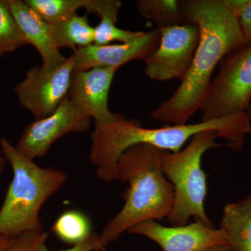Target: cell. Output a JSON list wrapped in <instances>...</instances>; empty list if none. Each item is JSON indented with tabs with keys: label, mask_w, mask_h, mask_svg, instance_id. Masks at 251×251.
Segmentation results:
<instances>
[{
	"label": "cell",
	"mask_w": 251,
	"mask_h": 251,
	"mask_svg": "<svg viewBox=\"0 0 251 251\" xmlns=\"http://www.w3.org/2000/svg\"><path fill=\"white\" fill-rule=\"evenodd\" d=\"M216 138L219 135L216 131L205 130L195 135L181 151L163 150L162 153V171L174 188V202L168 218L173 226L187 225L190 218L193 217L214 227L204 210L207 186L202 158L207 150L219 146Z\"/></svg>",
	"instance_id": "obj_5"
},
{
	"label": "cell",
	"mask_w": 251,
	"mask_h": 251,
	"mask_svg": "<svg viewBox=\"0 0 251 251\" xmlns=\"http://www.w3.org/2000/svg\"><path fill=\"white\" fill-rule=\"evenodd\" d=\"M48 234L27 232L14 238V242L4 251H39L45 245Z\"/></svg>",
	"instance_id": "obj_22"
},
{
	"label": "cell",
	"mask_w": 251,
	"mask_h": 251,
	"mask_svg": "<svg viewBox=\"0 0 251 251\" xmlns=\"http://www.w3.org/2000/svg\"><path fill=\"white\" fill-rule=\"evenodd\" d=\"M237 16L245 45L251 46V0H227Z\"/></svg>",
	"instance_id": "obj_21"
},
{
	"label": "cell",
	"mask_w": 251,
	"mask_h": 251,
	"mask_svg": "<svg viewBox=\"0 0 251 251\" xmlns=\"http://www.w3.org/2000/svg\"><path fill=\"white\" fill-rule=\"evenodd\" d=\"M105 246H106V244L102 240L100 235L92 233V235L84 242L75 244V245H74V247L71 248V249H67V250L58 251H97L102 250ZM39 251H49L47 249L45 244L41 248Z\"/></svg>",
	"instance_id": "obj_23"
},
{
	"label": "cell",
	"mask_w": 251,
	"mask_h": 251,
	"mask_svg": "<svg viewBox=\"0 0 251 251\" xmlns=\"http://www.w3.org/2000/svg\"><path fill=\"white\" fill-rule=\"evenodd\" d=\"M163 151L148 144H138L119 158L115 181L127 183L129 187L125 193V205L100 234L106 245L136 225L169 217L174 188L162 171Z\"/></svg>",
	"instance_id": "obj_3"
},
{
	"label": "cell",
	"mask_w": 251,
	"mask_h": 251,
	"mask_svg": "<svg viewBox=\"0 0 251 251\" xmlns=\"http://www.w3.org/2000/svg\"><path fill=\"white\" fill-rule=\"evenodd\" d=\"M6 2L28 44L34 46L40 54L41 66L46 72L62 65L67 58L56 44L52 26L39 17L24 1L6 0Z\"/></svg>",
	"instance_id": "obj_13"
},
{
	"label": "cell",
	"mask_w": 251,
	"mask_h": 251,
	"mask_svg": "<svg viewBox=\"0 0 251 251\" xmlns=\"http://www.w3.org/2000/svg\"><path fill=\"white\" fill-rule=\"evenodd\" d=\"M161 39L156 49L144 59L145 73L151 80L163 82L182 80L197 49L200 31L197 26L185 23L159 29Z\"/></svg>",
	"instance_id": "obj_7"
},
{
	"label": "cell",
	"mask_w": 251,
	"mask_h": 251,
	"mask_svg": "<svg viewBox=\"0 0 251 251\" xmlns=\"http://www.w3.org/2000/svg\"><path fill=\"white\" fill-rule=\"evenodd\" d=\"M161 34L158 28L145 32L139 39L126 44L92 45L77 49L72 54L74 73L84 72L95 67L120 68L135 59H145L152 53L159 44Z\"/></svg>",
	"instance_id": "obj_12"
},
{
	"label": "cell",
	"mask_w": 251,
	"mask_h": 251,
	"mask_svg": "<svg viewBox=\"0 0 251 251\" xmlns=\"http://www.w3.org/2000/svg\"><path fill=\"white\" fill-rule=\"evenodd\" d=\"M202 251H233L232 248L229 244H224V245L217 246V247L210 248V249H206Z\"/></svg>",
	"instance_id": "obj_25"
},
{
	"label": "cell",
	"mask_w": 251,
	"mask_h": 251,
	"mask_svg": "<svg viewBox=\"0 0 251 251\" xmlns=\"http://www.w3.org/2000/svg\"><path fill=\"white\" fill-rule=\"evenodd\" d=\"M0 148L14 174L0 208V237L13 239L25 232H44L41 208L60 189L67 175L55 168L38 166L6 137L0 139Z\"/></svg>",
	"instance_id": "obj_4"
},
{
	"label": "cell",
	"mask_w": 251,
	"mask_h": 251,
	"mask_svg": "<svg viewBox=\"0 0 251 251\" xmlns=\"http://www.w3.org/2000/svg\"><path fill=\"white\" fill-rule=\"evenodd\" d=\"M14 238L9 239V238L0 237V251H4L8 249L14 242Z\"/></svg>",
	"instance_id": "obj_24"
},
{
	"label": "cell",
	"mask_w": 251,
	"mask_h": 251,
	"mask_svg": "<svg viewBox=\"0 0 251 251\" xmlns=\"http://www.w3.org/2000/svg\"><path fill=\"white\" fill-rule=\"evenodd\" d=\"M52 27L59 49L68 48L75 52L94 44V27L91 25L87 16H79L76 13Z\"/></svg>",
	"instance_id": "obj_16"
},
{
	"label": "cell",
	"mask_w": 251,
	"mask_h": 251,
	"mask_svg": "<svg viewBox=\"0 0 251 251\" xmlns=\"http://www.w3.org/2000/svg\"><path fill=\"white\" fill-rule=\"evenodd\" d=\"M221 228L233 251H251V195L225 206Z\"/></svg>",
	"instance_id": "obj_15"
},
{
	"label": "cell",
	"mask_w": 251,
	"mask_h": 251,
	"mask_svg": "<svg viewBox=\"0 0 251 251\" xmlns=\"http://www.w3.org/2000/svg\"><path fill=\"white\" fill-rule=\"evenodd\" d=\"M6 160L5 159L4 156L0 153V178L4 171L5 165H6Z\"/></svg>",
	"instance_id": "obj_26"
},
{
	"label": "cell",
	"mask_w": 251,
	"mask_h": 251,
	"mask_svg": "<svg viewBox=\"0 0 251 251\" xmlns=\"http://www.w3.org/2000/svg\"><path fill=\"white\" fill-rule=\"evenodd\" d=\"M251 100V46L225 57L201 111V121L246 112Z\"/></svg>",
	"instance_id": "obj_6"
},
{
	"label": "cell",
	"mask_w": 251,
	"mask_h": 251,
	"mask_svg": "<svg viewBox=\"0 0 251 251\" xmlns=\"http://www.w3.org/2000/svg\"><path fill=\"white\" fill-rule=\"evenodd\" d=\"M2 53H1V51H0V57H1V55H2Z\"/></svg>",
	"instance_id": "obj_28"
},
{
	"label": "cell",
	"mask_w": 251,
	"mask_h": 251,
	"mask_svg": "<svg viewBox=\"0 0 251 251\" xmlns=\"http://www.w3.org/2000/svg\"><path fill=\"white\" fill-rule=\"evenodd\" d=\"M128 232L151 239L163 251H202L229 244L228 237L222 229L206 226L198 220L193 224L173 227L162 226L156 221H145Z\"/></svg>",
	"instance_id": "obj_10"
},
{
	"label": "cell",
	"mask_w": 251,
	"mask_h": 251,
	"mask_svg": "<svg viewBox=\"0 0 251 251\" xmlns=\"http://www.w3.org/2000/svg\"><path fill=\"white\" fill-rule=\"evenodd\" d=\"M52 229L63 242L74 245L84 242L92 234L90 219L77 210L67 211L61 214Z\"/></svg>",
	"instance_id": "obj_19"
},
{
	"label": "cell",
	"mask_w": 251,
	"mask_h": 251,
	"mask_svg": "<svg viewBox=\"0 0 251 251\" xmlns=\"http://www.w3.org/2000/svg\"><path fill=\"white\" fill-rule=\"evenodd\" d=\"M119 68L99 67L74 73L68 97L95 124L112 121L117 114L108 108V94Z\"/></svg>",
	"instance_id": "obj_11"
},
{
	"label": "cell",
	"mask_w": 251,
	"mask_h": 251,
	"mask_svg": "<svg viewBox=\"0 0 251 251\" xmlns=\"http://www.w3.org/2000/svg\"><path fill=\"white\" fill-rule=\"evenodd\" d=\"M24 2L45 22L54 26L84 8L91 13L93 0H24Z\"/></svg>",
	"instance_id": "obj_17"
},
{
	"label": "cell",
	"mask_w": 251,
	"mask_h": 251,
	"mask_svg": "<svg viewBox=\"0 0 251 251\" xmlns=\"http://www.w3.org/2000/svg\"><path fill=\"white\" fill-rule=\"evenodd\" d=\"M119 0H95L94 14L100 18L94 27V45H108L112 41L121 44L132 42L145 34V31L126 30L117 27L119 11L122 7Z\"/></svg>",
	"instance_id": "obj_14"
},
{
	"label": "cell",
	"mask_w": 251,
	"mask_h": 251,
	"mask_svg": "<svg viewBox=\"0 0 251 251\" xmlns=\"http://www.w3.org/2000/svg\"><path fill=\"white\" fill-rule=\"evenodd\" d=\"M249 113H248V115H249V117H250L251 121V103L250 105H249Z\"/></svg>",
	"instance_id": "obj_27"
},
{
	"label": "cell",
	"mask_w": 251,
	"mask_h": 251,
	"mask_svg": "<svg viewBox=\"0 0 251 251\" xmlns=\"http://www.w3.org/2000/svg\"><path fill=\"white\" fill-rule=\"evenodd\" d=\"M91 123L92 118L79 110L67 97L53 113L27 126L15 148L29 159L41 158L59 138L69 133H85Z\"/></svg>",
	"instance_id": "obj_9"
},
{
	"label": "cell",
	"mask_w": 251,
	"mask_h": 251,
	"mask_svg": "<svg viewBox=\"0 0 251 251\" xmlns=\"http://www.w3.org/2000/svg\"><path fill=\"white\" fill-rule=\"evenodd\" d=\"M184 23L197 26L200 40L189 70L175 93L151 112L154 120L186 125L207 98L218 64L245 46L237 16L227 0L181 1Z\"/></svg>",
	"instance_id": "obj_1"
},
{
	"label": "cell",
	"mask_w": 251,
	"mask_h": 251,
	"mask_svg": "<svg viewBox=\"0 0 251 251\" xmlns=\"http://www.w3.org/2000/svg\"><path fill=\"white\" fill-rule=\"evenodd\" d=\"M74 74L72 54L62 65L51 72L36 65L15 86L14 93L20 105L30 112L36 120H41L53 113L67 98Z\"/></svg>",
	"instance_id": "obj_8"
},
{
	"label": "cell",
	"mask_w": 251,
	"mask_h": 251,
	"mask_svg": "<svg viewBox=\"0 0 251 251\" xmlns=\"http://www.w3.org/2000/svg\"><path fill=\"white\" fill-rule=\"evenodd\" d=\"M136 6L140 16L152 21L158 29L185 23L181 1L139 0Z\"/></svg>",
	"instance_id": "obj_18"
},
{
	"label": "cell",
	"mask_w": 251,
	"mask_h": 251,
	"mask_svg": "<svg viewBox=\"0 0 251 251\" xmlns=\"http://www.w3.org/2000/svg\"><path fill=\"white\" fill-rule=\"evenodd\" d=\"M205 130H214L227 146L240 151L245 136L251 133V121L247 112L232 114L193 125H174L158 128H143L139 121L117 115L112 121L95 124L91 133L90 159L99 179L115 181V169L122 153L138 144H148L171 152L181 151L184 144Z\"/></svg>",
	"instance_id": "obj_2"
},
{
	"label": "cell",
	"mask_w": 251,
	"mask_h": 251,
	"mask_svg": "<svg viewBox=\"0 0 251 251\" xmlns=\"http://www.w3.org/2000/svg\"><path fill=\"white\" fill-rule=\"evenodd\" d=\"M28 44L6 0H0V51L3 54Z\"/></svg>",
	"instance_id": "obj_20"
}]
</instances>
